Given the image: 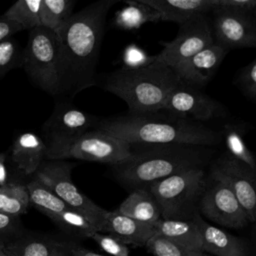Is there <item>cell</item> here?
<instances>
[{"label": "cell", "instance_id": "cell-1", "mask_svg": "<svg viewBox=\"0 0 256 256\" xmlns=\"http://www.w3.org/2000/svg\"><path fill=\"white\" fill-rule=\"evenodd\" d=\"M116 0H98L83 7L55 33L64 92L75 95L96 85V67L106 18Z\"/></svg>", "mask_w": 256, "mask_h": 256}, {"label": "cell", "instance_id": "cell-2", "mask_svg": "<svg viewBox=\"0 0 256 256\" xmlns=\"http://www.w3.org/2000/svg\"><path fill=\"white\" fill-rule=\"evenodd\" d=\"M158 113V112H157ZM157 113L129 114L98 119L94 129L115 136L133 146H213L221 134L187 118Z\"/></svg>", "mask_w": 256, "mask_h": 256}, {"label": "cell", "instance_id": "cell-3", "mask_svg": "<svg viewBox=\"0 0 256 256\" xmlns=\"http://www.w3.org/2000/svg\"><path fill=\"white\" fill-rule=\"evenodd\" d=\"M182 82L172 68L152 63L139 69L120 67L103 80L102 88L128 106L129 114L163 111L170 93Z\"/></svg>", "mask_w": 256, "mask_h": 256}, {"label": "cell", "instance_id": "cell-4", "mask_svg": "<svg viewBox=\"0 0 256 256\" xmlns=\"http://www.w3.org/2000/svg\"><path fill=\"white\" fill-rule=\"evenodd\" d=\"M204 161L205 153L199 147L151 146L146 150L134 151V156L128 162L111 168L114 178L131 191L148 188L176 173L202 167Z\"/></svg>", "mask_w": 256, "mask_h": 256}, {"label": "cell", "instance_id": "cell-5", "mask_svg": "<svg viewBox=\"0 0 256 256\" xmlns=\"http://www.w3.org/2000/svg\"><path fill=\"white\" fill-rule=\"evenodd\" d=\"M46 159H77L108 164L111 167L128 162L134 156L133 147L127 142L92 129L78 137L45 142Z\"/></svg>", "mask_w": 256, "mask_h": 256}, {"label": "cell", "instance_id": "cell-6", "mask_svg": "<svg viewBox=\"0 0 256 256\" xmlns=\"http://www.w3.org/2000/svg\"><path fill=\"white\" fill-rule=\"evenodd\" d=\"M207 175L202 167L188 169L151 184L148 189L161 210V219L191 220L199 214Z\"/></svg>", "mask_w": 256, "mask_h": 256}, {"label": "cell", "instance_id": "cell-7", "mask_svg": "<svg viewBox=\"0 0 256 256\" xmlns=\"http://www.w3.org/2000/svg\"><path fill=\"white\" fill-rule=\"evenodd\" d=\"M28 78L51 96L64 93L59 44L56 34L44 27L30 30L22 52V66Z\"/></svg>", "mask_w": 256, "mask_h": 256}, {"label": "cell", "instance_id": "cell-8", "mask_svg": "<svg viewBox=\"0 0 256 256\" xmlns=\"http://www.w3.org/2000/svg\"><path fill=\"white\" fill-rule=\"evenodd\" d=\"M73 167L74 164L68 160L45 159L32 178L84 216L99 232L108 210L97 205L76 187L72 180Z\"/></svg>", "mask_w": 256, "mask_h": 256}, {"label": "cell", "instance_id": "cell-9", "mask_svg": "<svg viewBox=\"0 0 256 256\" xmlns=\"http://www.w3.org/2000/svg\"><path fill=\"white\" fill-rule=\"evenodd\" d=\"M199 214L227 228L240 229L249 222L230 186L213 168L207 176L199 204Z\"/></svg>", "mask_w": 256, "mask_h": 256}, {"label": "cell", "instance_id": "cell-10", "mask_svg": "<svg viewBox=\"0 0 256 256\" xmlns=\"http://www.w3.org/2000/svg\"><path fill=\"white\" fill-rule=\"evenodd\" d=\"M213 43L210 16L201 15L179 25L172 40L161 42L163 48L154 55L153 63L172 68Z\"/></svg>", "mask_w": 256, "mask_h": 256}, {"label": "cell", "instance_id": "cell-11", "mask_svg": "<svg viewBox=\"0 0 256 256\" xmlns=\"http://www.w3.org/2000/svg\"><path fill=\"white\" fill-rule=\"evenodd\" d=\"M210 14L214 43L228 51L240 48H256V20L252 13L215 5Z\"/></svg>", "mask_w": 256, "mask_h": 256}, {"label": "cell", "instance_id": "cell-12", "mask_svg": "<svg viewBox=\"0 0 256 256\" xmlns=\"http://www.w3.org/2000/svg\"><path fill=\"white\" fill-rule=\"evenodd\" d=\"M164 112L180 117H190L199 121H209L223 117L226 112L222 105L199 88L180 84L169 95Z\"/></svg>", "mask_w": 256, "mask_h": 256}, {"label": "cell", "instance_id": "cell-13", "mask_svg": "<svg viewBox=\"0 0 256 256\" xmlns=\"http://www.w3.org/2000/svg\"><path fill=\"white\" fill-rule=\"evenodd\" d=\"M227 182L249 222L256 221V172L228 154L212 167Z\"/></svg>", "mask_w": 256, "mask_h": 256}, {"label": "cell", "instance_id": "cell-14", "mask_svg": "<svg viewBox=\"0 0 256 256\" xmlns=\"http://www.w3.org/2000/svg\"><path fill=\"white\" fill-rule=\"evenodd\" d=\"M98 118L68 103L55 105L50 117L42 125L44 142L78 137L94 129Z\"/></svg>", "mask_w": 256, "mask_h": 256}, {"label": "cell", "instance_id": "cell-15", "mask_svg": "<svg viewBox=\"0 0 256 256\" xmlns=\"http://www.w3.org/2000/svg\"><path fill=\"white\" fill-rule=\"evenodd\" d=\"M228 52L224 47L213 43L172 67V70L183 84L199 88L212 79Z\"/></svg>", "mask_w": 256, "mask_h": 256}, {"label": "cell", "instance_id": "cell-16", "mask_svg": "<svg viewBox=\"0 0 256 256\" xmlns=\"http://www.w3.org/2000/svg\"><path fill=\"white\" fill-rule=\"evenodd\" d=\"M46 159V144L41 136L34 132L18 134L8 152V161L14 173L22 177L34 176Z\"/></svg>", "mask_w": 256, "mask_h": 256}, {"label": "cell", "instance_id": "cell-17", "mask_svg": "<svg viewBox=\"0 0 256 256\" xmlns=\"http://www.w3.org/2000/svg\"><path fill=\"white\" fill-rule=\"evenodd\" d=\"M99 232L112 235L127 246L135 247L145 246L156 235L155 225L130 218L117 209L107 212Z\"/></svg>", "mask_w": 256, "mask_h": 256}, {"label": "cell", "instance_id": "cell-18", "mask_svg": "<svg viewBox=\"0 0 256 256\" xmlns=\"http://www.w3.org/2000/svg\"><path fill=\"white\" fill-rule=\"evenodd\" d=\"M202 237V251L215 256H249V245L221 228L206 222L200 214L194 218Z\"/></svg>", "mask_w": 256, "mask_h": 256}, {"label": "cell", "instance_id": "cell-19", "mask_svg": "<svg viewBox=\"0 0 256 256\" xmlns=\"http://www.w3.org/2000/svg\"><path fill=\"white\" fill-rule=\"evenodd\" d=\"M73 242L24 233L5 245L7 256H71Z\"/></svg>", "mask_w": 256, "mask_h": 256}, {"label": "cell", "instance_id": "cell-20", "mask_svg": "<svg viewBox=\"0 0 256 256\" xmlns=\"http://www.w3.org/2000/svg\"><path fill=\"white\" fill-rule=\"evenodd\" d=\"M160 15L161 21L181 25L198 16L210 14L216 0H142Z\"/></svg>", "mask_w": 256, "mask_h": 256}, {"label": "cell", "instance_id": "cell-21", "mask_svg": "<svg viewBox=\"0 0 256 256\" xmlns=\"http://www.w3.org/2000/svg\"><path fill=\"white\" fill-rule=\"evenodd\" d=\"M156 235L172 242L185 252L202 250V237L194 219H160L155 224Z\"/></svg>", "mask_w": 256, "mask_h": 256}, {"label": "cell", "instance_id": "cell-22", "mask_svg": "<svg viewBox=\"0 0 256 256\" xmlns=\"http://www.w3.org/2000/svg\"><path fill=\"white\" fill-rule=\"evenodd\" d=\"M117 210L135 220L155 225L161 219V210L148 188L131 190Z\"/></svg>", "mask_w": 256, "mask_h": 256}, {"label": "cell", "instance_id": "cell-23", "mask_svg": "<svg viewBox=\"0 0 256 256\" xmlns=\"http://www.w3.org/2000/svg\"><path fill=\"white\" fill-rule=\"evenodd\" d=\"M161 21L157 11L142 0H126L125 6L119 9L113 19L114 25L122 30H137L147 23Z\"/></svg>", "mask_w": 256, "mask_h": 256}, {"label": "cell", "instance_id": "cell-24", "mask_svg": "<svg viewBox=\"0 0 256 256\" xmlns=\"http://www.w3.org/2000/svg\"><path fill=\"white\" fill-rule=\"evenodd\" d=\"M30 197L27 182L15 179L3 186H0V212L20 217L30 207Z\"/></svg>", "mask_w": 256, "mask_h": 256}, {"label": "cell", "instance_id": "cell-25", "mask_svg": "<svg viewBox=\"0 0 256 256\" xmlns=\"http://www.w3.org/2000/svg\"><path fill=\"white\" fill-rule=\"evenodd\" d=\"M75 0H41V26L56 33L72 16Z\"/></svg>", "mask_w": 256, "mask_h": 256}, {"label": "cell", "instance_id": "cell-26", "mask_svg": "<svg viewBox=\"0 0 256 256\" xmlns=\"http://www.w3.org/2000/svg\"><path fill=\"white\" fill-rule=\"evenodd\" d=\"M222 136L228 155L256 172V158L246 144L243 128L236 124H226L223 128Z\"/></svg>", "mask_w": 256, "mask_h": 256}, {"label": "cell", "instance_id": "cell-27", "mask_svg": "<svg viewBox=\"0 0 256 256\" xmlns=\"http://www.w3.org/2000/svg\"><path fill=\"white\" fill-rule=\"evenodd\" d=\"M41 0H19L9 7L4 16L18 24L22 31L41 27Z\"/></svg>", "mask_w": 256, "mask_h": 256}, {"label": "cell", "instance_id": "cell-28", "mask_svg": "<svg viewBox=\"0 0 256 256\" xmlns=\"http://www.w3.org/2000/svg\"><path fill=\"white\" fill-rule=\"evenodd\" d=\"M52 222L64 233L73 237L91 238L94 233L98 232L91 222L72 208L67 209Z\"/></svg>", "mask_w": 256, "mask_h": 256}, {"label": "cell", "instance_id": "cell-29", "mask_svg": "<svg viewBox=\"0 0 256 256\" xmlns=\"http://www.w3.org/2000/svg\"><path fill=\"white\" fill-rule=\"evenodd\" d=\"M22 52L19 44L12 38L0 42V78L22 66Z\"/></svg>", "mask_w": 256, "mask_h": 256}, {"label": "cell", "instance_id": "cell-30", "mask_svg": "<svg viewBox=\"0 0 256 256\" xmlns=\"http://www.w3.org/2000/svg\"><path fill=\"white\" fill-rule=\"evenodd\" d=\"M122 67L126 69H139L151 65L154 55H149L140 46L131 43L125 46L121 55Z\"/></svg>", "mask_w": 256, "mask_h": 256}, {"label": "cell", "instance_id": "cell-31", "mask_svg": "<svg viewBox=\"0 0 256 256\" xmlns=\"http://www.w3.org/2000/svg\"><path fill=\"white\" fill-rule=\"evenodd\" d=\"M91 239L95 241L104 252L111 256H129L130 254L128 246L112 235L96 232L92 235Z\"/></svg>", "mask_w": 256, "mask_h": 256}, {"label": "cell", "instance_id": "cell-32", "mask_svg": "<svg viewBox=\"0 0 256 256\" xmlns=\"http://www.w3.org/2000/svg\"><path fill=\"white\" fill-rule=\"evenodd\" d=\"M145 246L153 256H188L181 248L159 235L151 238Z\"/></svg>", "mask_w": 256, "mask_h": 256}, {"label": "cell", "instance_id": "cell-33", "mask_svg": "<svg viewBox=\"0 0 256 256\" xmlns=\"http://www.w3.org/2000/svg\"><path fill=\"white\" fill-rule=\"evenodd\" d=\"M20 217L7 215L0 212V240L6 244L23 234Z\"/></svg>", "mask_w": 256, "mask_h": 256}, {"label": "cell", "instance_id": "cell-34", "mask_svg": "<svg viewBox=\"0 0 256 256\" xmlns=\"http://www.w3.org/2000/svg\"><path fill=\"white\" fill-rule=\"evenodd\" d=\"M238 84L245 95L256 102V58L241 70Z\"/></svg>", "mask_w": 256, "mask_h": 256}, {"label": "cell", "instance_id": "cell-35", "mask_svg": "<svg viewBox=\"0 0 256 256\" xmlns=\"http://www.w3.org/2000/svg\"><path fill=\"white\" fill-rule=\"evenodd\" d=\"M216 6L240 12L252 13L256 8V0H216Z\"/></svg>", "mask_w": 256, "mask_h": 256}, {"label": "cell", "instance_id": "cell-36", "mask_svg": "<svg viewBox=\"0 0 256 256\" xmlns=\"http://www.w3.org/2000/svg\"><path fill=\"white\" fill-rule=\"evenodd\" d=\"M21 31L22 29L18 24L5 17L4 14L0 15V42L7 38H11L12 35Z\"/></svg>", "mask_w": 256, "mask_h": 256}, {"label": "cell", "instance_id": "cell-37", "mask_svg": "<svg viewBox=\"0 0 256 256\" xmlns=\"http://www.w3.org/2000/svg\"><path fill=\"white\" fill-rule=\"evenodd\" d=\"M8 153L0 152V186H3L15 179H21L16 174H14L9 166L7 165Z\"/></svg>", "mask_w": 256, "mask_h": 256}, {"label": "cell", "instance_id": "cell-38", "mask_svg": "<svg viewBox=\"0 0 256 256\" xmlns=\"http://www.w3.org/2000/svg\"><path fill=\"white\" fill-rule=\"evenodd\" d=\"M71 256H105V255L99 254L95 251H92L90 249H87L85 247H82L78 244L73 243L71 248Z\"/></svg>", "mask_w": 256, "mask_h": 256}, {"label": "cell", "instance_id": "cell-39", "mask_svg": "<svg viewBox=\"0 0 256 256\" xmlns=\"http://www.w3.org/2000/svg\"><path fill=\"white\" fill-rule=\"evenodd\" d=\"M188 256H210L209 254L203 252L202 250L199 251H191V252H186Z\"/></svg>", "mask_w": 256, "mask_h": 256}, {"label": "cell", "instance_id": "cell-40", "mask_svg": "<svg viewBox=\"0 0 256 256\" xmlns=\"http://www.w3.org/2000/svg\"><path fill=\"white\" fill-rule=\"evenodd\" d=\"M5 245L6 243L0 240V256H7V254L5 253Z\"/></svg>", "mask_w": 256, "mask_h": 256}, {"label": "cell", "instance_id": "cell-41", "mask_svg": "<svg viewBox=\"0 0 256 256\" xmlns=\"http://www.w3.org/2000/svg\"><path fill=\"white\" fill-rule=\"evenodd\" d=\"M253 256H256V240H255L254 247H253Z\"/></svg>", "mask_w": 256, "mask_h": 256}, {"label": "cell", "instance_id": "cell-42", "mask_svg": "<svg viewBox=\"0 0 256 256\" xmlns=\"http://www.w3.org/2000/svg\"><path fill=\"white\" fill-rule=\"evenodd\" d=\"M252 15H253V17L255 18V20H256V8L252 11Z\"/></svg>", "mask_w": 256, "mask_h": 256}]
</instances>
